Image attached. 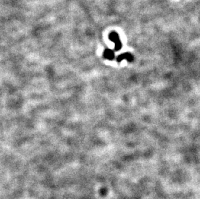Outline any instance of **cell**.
Returning <instances> with one entry per match:
<instances>
[{"instance_id":"2","label":"cell","mask_w":200,"mask_h":199,"mask_svg":"<svg viewBox=\"0 0 200 199\" xmlns=\"http://www.w3.org/2000/svg\"><path fill=\"white\" fill-rule=\"evenodd\" d=\"M123 60H126L127 61L131 62L134 60V56L131 54H130L129 52H126V53L121 54V55H119L117 57V62H121Z\"/></svg>"},{"instance_id":"1","label":"cell","mask_w":200,"mask_h":199,"mask_svg":"<svg viewBox=\"0 0 200 199\" xmlns=\"http://www.w3.org/2000/svg\"><path fill=\"white\" fill-rule=\"evenodd\" d=\"M109 39L111 42L115 43V51H119L122 47V43L119 39V36L116 32H112L109 35Z\"/></svg>"},{"instance_id":"3","label":"cell","mask_w":200,"mask_h":199,"mask_svg":"<svg viewBox=\"0 0 200 199\" xmlns=\"http://www.w3.org/2000/svg\"><path fill=\"white\" fill-rule=\"evenodd\" d=\"M104 57L108 60H112L114 58V52L111 49H106L104 52Z\"/></svg>"}]
</instances>
